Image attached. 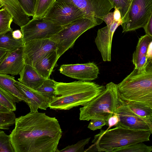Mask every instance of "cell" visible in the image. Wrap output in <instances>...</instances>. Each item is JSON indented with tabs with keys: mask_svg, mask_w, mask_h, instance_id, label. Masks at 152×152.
<instances>
[{
	"mask_svg": "<svg viewBox=\"0 0 152 152\" xmlns=\"http://www.w3.org/2000/svg\"><path fill=\"white\" fill-rule=\"evenodd\" d=\"M9 135L15 152H58L62 132L58 120L45 113L30 112L16 118Z\"/></svg>",
	"mask_w": 152,
	"mask_h": 152,
	"instance_id": "obj_1",
	"label": "cell"
},
{
	"mask_svg": "<svg viewBox=\"0 0 152 152\" xmlns=\"http://www.w3.org/2000/svg\"><path fill=\"white\" fill-rule=\"evenodd\" d=\"M105 88L104 86L91 81L56 82V96L50 100L49 107L54 110H66L83 106L100 94Z\"/></svg>",
	"mask_w": 152,
	"mask_h": 152,
	"instance_id": "obj_2",
	"label": "cell"
},
{
	"mask_svg": "<svg viewBox=\"0 0 152 152\" xmlns=\"http://www.w3.org/2000/svg\"><path fill=\"white\" fill-rule=\"evenodd\" d=\"M150 131L136 130L118 125L113 129L101 130L95 135L94 144L84 152H112L116 149L150 140Z\"/></svg>",
	"mask_w": 152,
	"mask_h": 152,
	"instance_id": "obj_3",
	"label": "cell"
},
{
	"mask_svg": "<svg viewBox=\"0 0 152 152\" xmlns=\"http://www.w3.org/2000/svg\"><path fill=\"white\" fill-rule=\"evenodd\" d=\"M120 99L152 107V61L143 68L134 70L117 84Z\"/></svg>",
	"mask_w": 152,
	"mask_h": 152,
	"instance_id": "obj_4",
	"label": "cell"
},
{
	"mask_svg": "<svg viewBox=\"0 0 152 152\" xmlns=\"http://www.w3.org/2000/svg\"><path fill=\"white\" fill-rule=\"evenodd\" d=\"M120 99L117 84L108 83L100 94L80 108V120L107 121L116 113Z\"/></svg>",
	"mask_w": 152,
	"mask_h": 152,
	"instance_id": "obj_5",
	"label": "cell"
},
{
	"mask_svg": "<svg viewBox=\"0 0 152 152\" xmlns=\"http://www.w3.org/2000/svg\"><path fill=\"white\" fill-rule=\"evenodd\" d=\"M97 25L91 20L82 18L65 26L50 39L56 43L59 57L73 47L77 39L87 30Z\"/></svg>",
	"mask_w": 152,
	"mask_h": 152,
	"instance_id": "obj_6",
	"label": "cell"
},
{
	"mask_svg": "<svg viewBox=\"0 0 152 152\" xmlns=\"http://www.w3.org/2000/svg\"><path fill=\"white\" fill-rule=\"evenodd\" d=\"M152 15V0H132L122 19L123 32L143 28Z\"/></svg>",
	"mask_w": 152,
	"mask_h": 152,
	"instance_id": "obj_7",
	"label": "cell"
},
{
	"mask_svg": "<svg viewBox=\"0 0 152 152\" xmlns=\"http://www.w3.org/2000/svg\"><path fill=\"white\" fill-rule=\"evenodd\" d=\"M64 26L57 25L42 18H33L20 27L24 43L31 40L50 39Z\"/></svg>",
	"mask_w": 152,
	"mask_h": 152,
	"instance_id": "obj_8",
	"label": "cell"
},
{
	"mask_svg": "<svg viewBox=\"0 0 152 152\" xmlns=\"http://www.w3.org/2000/svg\"><path fill=\"white\" fill-rule=\"evenodd\" d=\"M82 18H84L83 13L75 5L56 1L42 18L57 25L65 26Z\"/></svg>",
	"mask_w": 152,
	"mask_h": 152,
	"instance_id": "obj_9",
	"label": "cell"
},
{
	"mask_svg": "<svg viewBox=\"0 0 152 152\" xmlns=\"http://www.w3.org/2000/svg\"><path fill=\"white\" fill-rule=\"evenodd\" d=\"M56 1L73 4L81 11L84 18L91 20L97 25L103 22L104 17L113 8L108 0H56Z\"/></svg>",
	"mask_w": 152,
	"mask_h": 152,
	"instance_id": "obj_10",
	"label": "cell"
},
{
	"mask_svg": "<svg viewBox=\"0 0 152 152\" xmlns=\"http://www.w3.org/2000/svg\"><path fill=\"white\" fill-rule=\"evenodd\" d=\"M56 50V43L50 39L31 40L24 43L23 58L25 64L33 67L38 61L48 52Z\"/></svg>",
	"mask_w": 152,
	"mask_h": 152,
	"instance_id": "obj_11",
	"label": "cell"
},
{
	"mask_svg": "<svg viewBox=\"0 0 152 152\" xmlns=\"http://www.w3.org/2000/svg\"><path fill=\"white\" fill-rule=\"evenodd\" d=\"M59 70L60 73L69 77L79 80L90 82L96 79L99 74V69L95 63L63 64Z\"/></svg>",
	"mask_w": 152,
	"mask_h": 152,
	"instance_id": "obj_12",
	"label": "cell"
},
{
	"mask_svg": "<svg viewBox=\"0 0 152 152\" xmlns=\"http://www.w3.org/2000/svg\"><path fill=\"white\" fill-rule=\"evenodd\" d=\"M122 23L114 21L109 26L99 29L95 42L104 61H111V47L113 37L117 28Z\"/></svg>",
	"mask_w": 152,
	"mask_h": 152,
	"instance_id": "obj_13",
	"label": "cell"
},
{
	"mask_svg": "<svg viewBox=\"0 0 152 152\" xmlns=\"http://www.w3.org/2000/svg\"><path fill=\"white\" fill-rule=\"evenodd\" d=\"M23 48L7 52L0 63V74L12 76L19 74L25 64L23 56Z\"/></svg>",
	"mask_w": 152,
	"mask_h": 152,
	"instance_id": "obj_14",
	"label": "cell"
},
{
	"mask_svg": "<svg viewBox=\"0 0 152 152\" xmlns=\"http://www.w3.org/2000/svg\"><path fill=\"white\" fill-rule=\"evenodd\" d=\"M15 84L28 100V105L30 109V112H37L38 109L46 110L49 107L50 100L48 98L19 81L15 80Z\"/></svg>",
	"mask_w": 152,
	"mask_h": 152,
	"instance_id": "obj_15",
	"label": "cell"
},
{
	"mask_svg": "<svg viewBox=\"0 0 152 152\" xmlns=\"http://www.w3.org/2000/svg\"><path fill=\"white\" fill-rule=\"evenodd\" d=\"M116 113L119 118L118 125L130 129L149 131L152 133L147 124L140 118L130 111L121 103L120 100V105L117 109Z\"/></svg>",
	"mask_w": 152,
	"mask_h": 152,
	"instance_id": "obj_16",
	"label": "cell"
},
{
	"mask_svg": "<svg viewBox=\"0 0 152 152\" xmlns=\"http://www.w3.org/2000/svg\"><path fill=\"white\" fill-rule=\"evenodd\" d=\"M152 42V37L146 34L139 38L136 50L132 55V61L135 68L142 69L152 61L147 56L148 48Z\"/></svg>",
	"mask_w": 152,
	"mask_h": 152,
	"instance_id": "obj_17",
	"label": "cell"
},
{
	"mask_svg": "<svg viewBox=\"0 0 152 152\" xmlns=\"http://www.w3.org/2000/svg\"><path fill=\"white\" fill-rule=\"evenodd\" d=\"M15 80L13 76L0 74V90L15 103L24 101L28 104V100L15 85Z\"/></svg>",
	"mask_w": 152,
	"mask_h": 152,
	"instance_id": "obj_18",
	"label": "cell"
},
{
	"mask_svg": "<svg viewBox=\"0 0 152 152\" xmlns=\"http://www.w3.org/2000/svg\"><path fill=\"white\" fill-rule=\"evenodd\" d=\"M59 58L56 50L50 51L42 57L34 67L44 78H49Z\"/></svg>",
	"mask_w": 152,
	"mask_h": 152,
	"instance_id": "obj_19",
	"label": "cell"
},
{
	"mask_svg": "<svg viewBox=\"0 0 152 152\" xmlns=\"http://www.w3.org/2000/svg\"><path fill=\"white\" fill-rule=\"evenodd\" d=\"M19 74L20 77L18 80L19 82L35 90L42 85L45 79L33 66L27 64H25Z\"/></svg>",
	"mask_w": 152,
	"mask_h": 152,
	"instance_id": "obj_20",
	"label": "cell"
},
{
	"mask_svg": "<svg viewBox=\"0 0 152 152\" xmlns=\"http://www.w3.org/2000/svg\"><path fill=\"white\" fill-rule=\"evenodd\" d=\"M120 101L130 111L143 120L152 131V107L138 102L125 101Z\"/></svg>",
	"mask_w": 152,
	"mask_h": 152,
	"instance_id": "obj_21",
	"label": "cell"
},
{
	"mask_svg": "<svg viewBox=\"0 0 152 152\" xmlns=\"http://www.w3.org/2000/svg\"><path fill=\"white\" fill-rule=\"evenodd\" d=\"M13 18L14 22L20 27L30 20L29 16L24 11L17 0H0Z\"/></svg>",
	"mask_w": 152,
	"mask_h": 152,
	"instance_id": "obj_22",
	"label": "cell"
},
{
	"mask_svg": "<svg viewBox=\"0 0 152 152\" xmlns=\"http://www.w3.org/2000/svg\"><path fill=\"white\" fill-rule=\"evenodd\" d=\"M13 29L5 34L0 35V48L7 52L12 51L23 47L24 43L22 39H17L12 36Z\"/></svg>",
	"mask_w": 152,
	"mask_h": 152,
	"instance_id": "obj_23",
	"label": "cell"
},
{
	"mask_svg": "<svg viewBox=\"0 0 152 152\" xmlns=\"http://www.w3.org/2000/svg\"><path fill=\"white\" fill-rule=\"evenodd\" d=\"M13 20L12 16L6 8L0 10V35L12 29L10 26Z\"/></svg>",
	"mask_w": 152,
	"mask_h": 152,
	"instance_id": "obj_24",
	"label": "cell"
},
{
	"mask_svg": "<svg viewBox=\"0 0 152 152\" xmlns=\"http://www.w3.org/2000/svg\"><path fill=\"white\" fill-rule=\"evenodd\" d=\"M56 81L49 78L45 79L42 85L36 90L50 100L55 96Z\"/></svg>",
	"mask_w": 152,
	"mask_h": 152,
	"instance_id": "obj_25",
	"label": "cell"
},
{
	"mask_svg": "<svg viewBox=\"0 0 152 152\" xmlns=\"http://www.w3.org/2000/svg\"><path fill=\"white\" fill-rule=\"evenodd\" d=\"M56 0H36L33 18H42Z\"/></svg>",
	"mask_w": 152,
	"mask_h": 152,
	"instance_id": "obj_26",
	"label": "cell"
},
{
	"mask_svg": "<svg viewBox=\"0 0 152 152\" xmlns=\"http://www.w3.org/2000/svg\"><path fill=\"white\" fill-rule=\"evenodd\" d=\"M152 151V146L140 142L116 149L112 152H151Z\"/></svg>",
	"mask_w": 152,
	"mask_h": 152,
	"instance_id": "obj_27",
	"label": "cell"
},
{
	"mask_svg": "<svg viewBox=\"0 0 152 152\" xmlns=\"http://www.w3.org/2000/svg\"><path fill=\"white\" fill-rule=\"evenodd\" d=\"M15 115L13 111H0V130H8L15 122Z\"/></svg>",
	"mask_w": 152,
	"mask_h": 152,
	"instance_id": "obj_28",
	"label": "cell"
},
{
	"mask_svg": "<svg viewBox=\"0 0 152 152\" xmlns=\"http://www.w3.org/2000/svg\"><path fill=\"white\" fill-rule=\"evenodd\" d=\"M0 152H15L10 135L0 130Z\"/></svg>",
	"mask_w": 152,
	"mask_h": 152,
	"instance_id": "obj_29",
	"label": "cell"
},
{
	"mask_svg": "<svg viewBox=\"0 0 152 152\" xmlns=\"http://www.w3.org/2000/svg\"><path fill=\"white\" fill-rule=\"evenodd\" d=\"M91 137H88L79 141L75 144L68 145L64 149L58 150V152H84V147L88 144Z\"/></svg>",
	"mask_w": 152,
	"mask_h": 152,
	"instance_id": "obj_30",
	"label": "cell"
},
{
	"mask_svg": "<svg viewBox=\"0 0 152 152\" xmlns=\"http://www.w3.org/2000/svg\"><path fill=\"white\" fill-rule=\"evenodd\" d=\"M108 0L113 8H116L119 11L122 20L127 12L132 0Z\"/></svg>",
	"mask_w": 152,
	"mask_h": 152,
	"instance_id": "obj_31",
	"label": "cell"
},
{
	"mask_svg": "<svg viewBox=\"0 0 152 152\" xmlns=\"http://www.w3.org/2000/svg\"><path fill=\"white\" fill-rule=\"evenodd\" d=\"M25 12L29 17L34 15L36 0H17Z\"/></svg>",
	"mask_w": 152,
	"mask_h": 152,
	"instance_id": "obj_32",
	"label": "cell"
},
{
	"mask_svg": "<svg viewBox=\"0 0 152 152\" xmlns=\"http://www.w3.org/2000/svg\"><path fill=\"white\" fill-rule=\"evenodd\" d=\"M0 104L6 107L11 111L14 112L16 110L15 102L0 90Z\"/></svg>",
	"mask_w": 152,
	"mask_h": 152,
	"instance_id": "obj_33",
	"label": "cell"
},
{
	"mask_svg": "<svg viewBox=\"0 0 152 152\" xmlns=\"http://www.w3.org/2000/svg\"><path fill=\"white\" fill-rule=\"evenodd\" d=\"M106 124V121L100 119H91L88 126V128L92 130L100 129Z\"/></svg>",
	"mask_w": 152,
	"mask_h": 152,
	"instance_id": "obj_34",
	"label": "cell"
},
{
	"mask_svg": "<svg viewBox=\"0 0 152 152\" xmlns=\"http://www.w3.org/2000/svg\"><path fill=\"white\" fill-rule=\"evenodd\" d=\"M119 121V118L117 113L110 117L106 121V125L108 126L107 129L113 126H117Z\"/></svg>",
	"mask_w": 152,
	"mask_h": 152,
	"instance_id": "obj_35",
	"label": "cell"
},
{
	"mask_svg": "<svg viewBox=\"0 0 152 152\" xmlns=\"http://www.w3.org/2000/svg\"><path fill=\"white\" fill-rule=\"evenodd\" d=\"M146 34L152 37V15H151L147 23L143 27Z\"/></svg>",
	"mask_w": 152,
	"mask_h": 152,
	"instance_id": "obj_36",
	"label": "cell"
},
{
	"mask_svg": "<svg viewBox=\"0 0 152 152\" xmlns=\"http://www.w3.org/2000/svg\"><path fill=\"white\" fill-rule=\"evenodd\" d=\"M103 20L106 24L107 26L110 25L114 21L113 12H109L105 15L103 18Z\"/></svg>",
	"mask_w": 152,
	"mask_h": 152,
	"instance_id": "obj_37",
	"label": "cell"
},
{
	"mask_svg": "<svg viewBox=\"0 0 152 152\" xmlns=\"http://www.w3.org/2000/svg\"><path fill=\"white\" fill-rule=\"evenodd\" d=\"M114 20L115 21L122 23L121 14L117 8H115L113 12Z\"/></svg>",
	"mask_w": 152,
	"mask_h": 152,
	"instance_id": "obj_38",
	"label": "cell"
},
{
	"mask_svg": "<svg viewBox=\"0 0 152 152\" xmlns=\"http://www.w3.org/2000/svg\"><path fill=\"white\" fill-rule=\"evenodd\" d=\"M12 36L14 39H19L22 38L23 34L20 30L17 29L13 31Z\"/></svg>",
	"mask_w": 152,
	"mask_h": 152,
	"instance_id": "obj_39",
	"label": "cell"
},
{
	"mask_svg": "<svg viewBox=\"0 0 152 152\" xmlns=\"http://www.w3.org/2000/svg\"><path fill=\"white\" fill-rule=\"evenodd\" d=\"M7 51L3 49L0 48V63L5 56Z\"/></svg>",
	"mask_w": 152,
	"mask_h": 152,
	"instance_id": "obj_40",
	"label": "cell"
},
{
	"mask_svg": "<svg viewBox=\"0 0 152 152\" xmlns=\"http://www.w3.org/2000/svg\"><path fill=\"white\" fill-rule=\"evenodd\" d=\"M11 111L8 109L0 104V111L2 112H8Z\"/></svg>",
	"mask_w": 152,
	"mask_h": 152,
	"instance_id": "obj_41",
	"label": "cell"
},
{
	"mask_svg": "<svg viewBox=\"0 0 152 152\" xmlns=\"http://www.w3.org/2000/svg\"><path fill=\"white\" fill-rule=\"evenodd\" d=\"M3 7V5L2 3V2H1V1H0V8H1Z\"/></svg>",
	"mask_w": 152,
	"mask_h": 152,
	"instance_id": "obj_42",
	"label": "cell"
}]
</instances>
